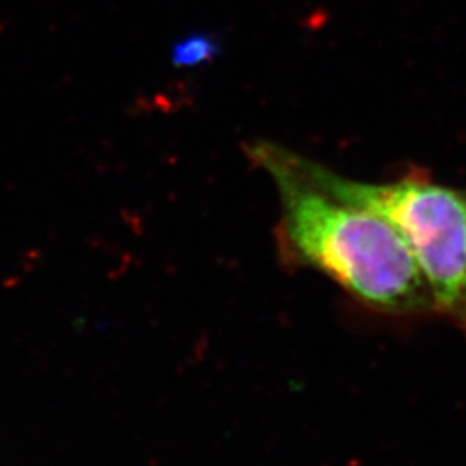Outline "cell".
Segmentation results:
<instances>
[{"instance_id":"obj_1","label":"cell","mask_w":466,"mask_h":466,"mask_svg":"<svg viewBox=\"0 0 466 466\" xmlns=\"http://www.w3.org/2000/svg\"><path fill=\"white\" fill-rule=\"evenodd\" d=\"M250 161L277 187V246L292 268L315 269L371 311L389 317L432 313V299L411 252L383 219L315 184L296 152L259 140Z\"/></svg>"},{"instance_id":"obj_2","label":"cell","mask_w":466,"mask_h":466,"mask_svg":"<svg viewBox=\"0 0 466 466\" xmlns=\"http://www.w3.org/2000/svg\"><path fill=\"white\" fill-rule=\"evenodd\" d=\"M300 169L339 199L383 218L411 252L433 311L466 337V188L410 173L396 182L344 178L296 152Z\"/></svg>"},{"instance_id":"obj_3","label":"cell","mask_w":466,"mask_h":466,"mask_svg":"<svg viewBox=\"0 0 466 466\" xmlns=\"http://www.w3.org/2000/svg\"><path fill=\"white\" fill-rule=\"evenodd\" d=\"M221 50L217 36L208 34H194L178 40L171 49V63L175 66H198L209 63Z\"/></svg>"}]
</instances>
